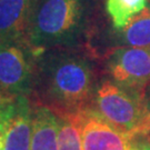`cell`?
Returning a JSON list of instances; mask_svg holds the SVG:
<instances>
[{"label": "cell", "mask_w": 150, "mask_h": 150, "mask_svg": "<svg viewBox=\"0 0 150 150\" xmlns=\"http://www.w3.org/2000/svg\"><path fill=\"white\" fill-rule=\"evenodd\" d=\"M32 106L29 97H22L15 116L6 129L2 150H31Z\"/></svg>", "instance_id": "cell-8"}, {"label": "cell", "mask_w": 150, "mask_h": 150, "mask_svg": "<svg viewBox=\"0 0 150 150\" xmlns=\"http://www.w3.org/2000/svg\"><path fill=\"white\" fill-rule=\"evenodd\" d=\"M36 0H0V43L25 40Z\"/></svg>", "instance_id": "cell-7"}, {"label": "cell", "mask_w": 150, "mask_h": 150, "mask_svg": "<svg viewBox=\"0 0 150 150\" xmlns=\"http://www.w3.org/2000/svg\"><path fill=\"white\" fill-rule=\"evenodd\" d=\"M95 109L107 122L130 139L150 137V108L144 95L105 81L95 95Z\"/></svg>", "instance_id": "cell-3"}, {"label": "cell", "mask_w": 150, "mask_h": 150, "mask_svg": "<svg viewBox=\"0 0 150 150\" xmlns=\"http://www.w3.org/2000/svg\"><path fill=\"white\" fill-rule=\"evenodd\" d=\"M93 91L95 74L85 56L68 48H54L36 57L30 92L36 105L58 116L75 115L89 107Z\"/></svg>", "instance_id": "cell-1"}, {"label": "cell", "mask_w": 150, "mask_h": 150, "mask_svg": "<svg viewBox=\"0 0 150 150\" xmlns=\"http://www.w3.org/2000/svg\"><path fill=\"white\" fill-rule=\"evenodd\" d=\"M108 66L116 83L144 95L150 83V48H118L110 56Z\"/></svg>", "instance_id": "cell-5"}, {"label": "cell", "mask_w": 150, "mask_h": 150, "mask_svg": "<svg viewBox=\"0 0 150 150\" xmlns=\"http://www.w3.org/2000/svg\"><path fill=\"white\" fill-rule=\"evenodd\" d=\"M87 0H36L25 40L36 56L67 48L85 30Z\"/></svg>", "instance_id": "cell-2"}, {"label": "cell", "mask_w": 150, "mask_h": 150, "mask_svg": "<svg viewBox=\"0 0 150 150\" xmlns=\"http://www.w3.org/2000/svg\"><path fill=\"white\" fill-rule=\"evenodd\" d=\"M121 41L130 47L150 48V6L121 29Z\"/></svg>", "instance_id": "cell-10"}, {"label": "cell", "mask_w": 150, "mask_h": 150, "mask_svg": "<svg viewBox=\"0 0 150 150\" xmlns=\"http://www.w3.org/2000/svg\"><path fill=\"white\" fill-rule=\"evenodd\" d=\"M36 57L26 40L0 43V96H30Z\"/></svg>", "instance_id": "cell-4"}, {"label": "cell", "mask_w": 150, "mask_h": 150, "mask_svg": "<svg viewBox=\"0 0 150 150\" xmlns=\"http://www.w3.org/2000/svg\"><path fill=\"white\" fill-rule=\"evenodd\" d=\"M132 150H150V141L145 139L134 140Z\"/></svg>", "instance_id": "cell-14"}, {"label": "cell", "mask_w": 150, "mask_h": 150, "mask_svg": "<svg viewBox=\"0 0 150 150\" xmlns=\"http://www.w3.org/2000/svg\"><path fill=\"white\" fill-rule=\"evenodd\" d=\"M59 117L45 106L32 109L31 150H59Z\"/></svg>", "instance_id": "cell-9"}, {"label": "cell", "mask_w": 150, "mask_h": 150, "mask_svg": "<svg viewBox=\"0 0 150 150\" xmlns=\"http://www.w3.org/2000/svg\"><path fill=\"white\" fill-rule=\"evenodd\" d=\"M20 98H8L0 96V131L6 132V129L10 122L11 118L15 116L18 109Z\"/></svg>", "instance_id": "cell-13"}, {"label": "cell", "mask_w": 150, "mask_h": 150, "mask_svg": "<svg viewBox=\"0 0 150 150\" xmlns=\"http://www.w3.org/2000/svg\"><path fill=\"white\" fill-rule=\"evenodd\" d=\"M79 126L83 150H132L134 141L88 107L72 115Z\"/></svg>", "instance_id": "cell-6"}, {"label": "cell", "mask_w": 150, "mask_h": 150, "mask_svg": "<svg viewBox=\"0 0 150 150\" xmlns=\"http://www.w3.org/2000/svg\"><path fill=\"white\" fill-rule=\"evenodd\" d=\"M59 132L58 145L59 150H83L79 126L72 115L58 116Z\"/></svg>", "instance_id": "cell-12"}, {"label": "cell", "mask_w": 150, "mask_h": 150, "mask_svg": "<svg viewBox=\"0 0 150 150\" xmlns=\"http://www.w3.org/2000/svg\"><path fill=\"white\" fill-rule=\"evenodd\" d=\"M149 108H150V103H149Z\"/></svg>", "instance_id": "cell-15"}, {"label": "cell", "mask_w": 150, "mask_h": 150, "mask_svg": "<svg viewBox=\"0 0 150 150\" xmlns=\"http://www.w3.org/2000/svg\"><path fill=\"white\" fill-rule=\"evenodd\" d=\"M147 0H107L106 9L113 27L121 30L147 7Z\"/></svg>", "instance_id": "cell-11"}]
</instances>
